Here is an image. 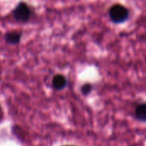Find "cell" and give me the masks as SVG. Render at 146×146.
Masks as SVG:
<instances>
[{"label":"cell","mask_w":146,"mask_h":146,"mask_svg":"<svg viewBox=\"0 0 146 146\" xmlns=\"http://www.w3.org/2000/svg\"><path fill=\"white\" fill-rule=\"evenodd\" d=\"M109 15L112 22L115 24H121L125 22L128 19L129 10L127 7L120 3H115L110 7Z\"/></svg>","instance_id":"cell-1"},{"label":"cell","mask_w":146,"mask_h":146,"mask_svg":"<svg viewBox=\"0 0 146 146\" xmlns=\"http://www.w3.org/2000/svg\"><path fill=\"white\" fill-rule=\"evenodd\" d=\"M33 11L30 6L25 2H20L12 10L13 18L18 22H27L30 20Z\"/></svg>","instance_id":"cell-2"},{"label":"cell","mask_w":146,"mask_h":146,"mask_svg":"<svg viewBox=\"0 0 146 146\" xmlns=\"http://www.w3.org/2000/svg\"><path fill=\"white\" fill-rule=\"evenodd\" d=\"M51 84L54 89L56 90H62L68 85V80L65 76L62 74H56L53 77L51 80Z\"/></svg>","instance_id":"cell-3"},{"label":"cell","mask_w":146,"mask_h":146,"mask_svg":"<svg viewBox=\"0 0 146 146\" xmlns=\"http://www.w3.org/2000/svg\"><path fill=\"white\" fill-rule=\"evenodd\" d=\"M21 39V33L19 31H9L4 34V40L9 45H17Z\"/></svg>","instance_id":"cell-4"},{"label":"cell","mask_w":146,"mask_h":146,"mask_svg":"<svg viewBox=\"0 0 146 146\" xmlns=\"http://www.w3.org/2000/svg\"><path fill=\"white\" fill-rule=\"evenodd\" d=\"M135 118L140 121L146 123V102H142L135 108Z\"/></svg>","instance_id":"cell-5"},{"label":"cell","mask_w":146,"mask_h":146,"mask_svg":"<svg viewBox=\"0 0 146 146\" xmlns=\"http://www.w3.org/2000/svg\"><path fill=\"white\" fill-rule=\"evenodd\" d=\"M92 88H93V87H92V85L91 83H84V84L81 86L80 91H81V93H82L83 96H88V95L92 92Z\"/></svg>","instance_id":"cell-6"},{"label":"cell","mask_w":146,"mask_h":146,"mask_svg":"<svg viewBox=\"0 0 146 146\" xmlns=\"http://www.w3.org/2000/svg\"><path fill=\"white\" fill-rule=\"evenodd\" d=\"M66 146H74V145H66Z\"/></svg>","instance_id":"cell-7"}]
</instances>
